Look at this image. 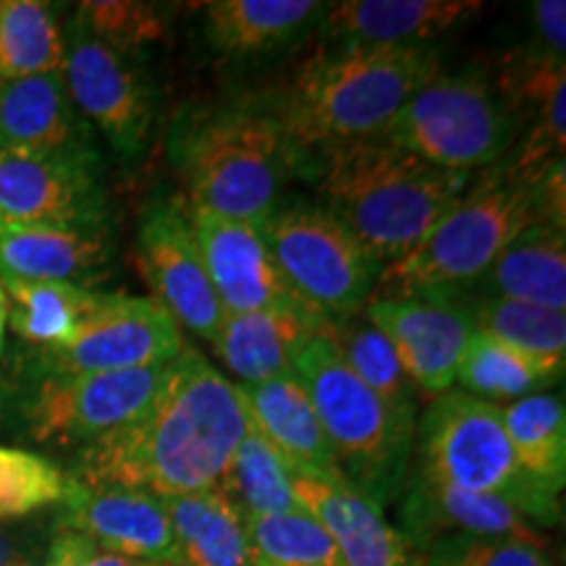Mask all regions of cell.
<instances>
[{
	"mask_svg": "<svg viewBox=\"0 0 566 566\" xmlns=\"http://www.w3.org/2000/svg\"><path fill=\"white\" fill-rule=\"evenodd\" d=\"M250 428L242 391L200 352L184 349L137 420L82 446L71 480L166 499L218 488Z\"/></svg>",
	"mask_w": 566,
	"mask_h": 566,
	"instance_id": "obj_1",
	"label": "cell"
},
{
	"mask_svg": "<svg viewBox=\"0 0 566 566\" xmlns=\"http://www.w3.org/2000/svg\"><path fill=\"white\" fill-rule=\"evenodd\" d=\"M321 153V205L380 268L405 258L470 184V174L441 171L380 137Z\"/></svg>",
	"mask_w": 566,
	"mask_h": 566,
	"instance_id": "obj_2",
	"label": "cell"
},
{
	"mask_svg": "<svg viewBox=\"0 0 566 566\" xmlns=\"http://www.w3.org/2000/svg\"><path fill=\"white\" fill-rule=\"evenodd\" d=\"M438 74L433 48L338 45L304 63L281 118L302 153L375 139Z\"/></svg>",
	"mask_w": 566,
	"mask_h": 566,
	"instance_id": "obj_3",
	"label": "cell"
},
{
	"mask_svg": "<svg viewBox=\"0 0 566 566\" xmlns=\"http://www.w3.org/2000/svg\"><path fill=\"white\" fill-rule=\"evenodd\" d=\"M300 155L281 113L254 105L205 111L174 134L189 208L231 221L263 226Z\"/></svg>",
	"mask_w": 566,
	"mask_h": 566,
	"instance_id": "obj_4",
	"label": "cell"
},
{
	"mask_svg": "<svg viewBox=\"0 0 566 566\" xmlns=\"http://www.w3.org/2000/svg\"><path fill=\"white\" fill-rule=\"evenodd\" d=\"M537 221L533 187L506 163L485 168L405 258L380 268L373 296H457L478 289L501 252Z\"/></svg>",
	"mask_w": 566,
	"mask_h": 566,
	"instance_id": "obj_5",
	"label": "cell"
},
{
	"mask_svg": "<svg viewBox=\"0 0 566 566\" xmlns=\"http://www.w3.org/2000/svg\"><path fill=\"white\" fill-rule=\"evenodd\" d=\"M294 373L346 483L380 509L399 501L412 472L417 420L394 412L317 334L296 349Z\"/></svg>",
	"mask_w": 566,
	"mask_h": 566,
	"instance_id": "obj_6",
	"label": "cell"
},
{
	"mask_svg": "<svg viewBox=\"0 0 566 566\" xmlns=\"http://www.w3.org/2000/svg\"><path fill=\"white\" fill-rule=\"evenodd\" d=\"M415 475L495 495L533 522L551 527L562 520L556 495L541 491L516 464L501 407L459 388L436 396L415 428Z\"/></svg>",
	"mask_w": 566,
	"mask_h": 566,
	"instance_id": "obj_7",
	"label": "cell"
},
{
	"mask_svg": "<svg viewBox=\"0 0 566 566\" xmlns=\"http://www.w3.org/2000/svg\"><path fill=\"white\" fill-rule=\"evenodd\" d=\"M514 132L491 76L470 69L422 84L380 139L441 171L472 174L504 160Z\"/></svg>",
	"mask_w": 566,
	"mask_h": 566,
	"instance_id": "obj_8",
	"label": "cell"
},
{
	"mask_svg": "<svg viewBox=\"0 0 566 566\" xmlns=\"http://www.w3.org/2000/svg\"><path fill=\"white\" fill-rule=\"evenodd\" d=\"M283 279L321 323L363 315L380 265L321 202H281L263 223Z\"/></svg>",
	"mask_w": 566,
	"mask_h": 566,
	"instance_id": "obj_9",
	"label": "cell"
},
{
	"mask_svg": "<svg viewBox=\"0 0 566 566\" xmlns=\"http://www.w3.org/2000/svg\"><path fill=\"white\" fill-rule=\"evenodd\" d=\"M171 363L145 370L42 375L21 405L32 441L87 446L137 420L166 384Z\"/></svg>",
	"mask_w": 566,
	"mask_h": 566,
	"instance_id": "obj_10",
	"label": "cell"
},
{
	"mask_svg": "<svg viewBox=\"0 0 566 566\" xmlns=\"http://www.w3.org/2000/svg\"><path fill=\"white\" fill-rule=\"evenodd\" d=\"M184 346L181 328L150 296L101 292L74 342L40 349L34 378L42 375L122 373L174 363Z\"/></svg>",
	"mask_w": 566,
	"mask_h": 566,
	"instance_id": "obj_11",
	"label": "cell"
},
{
	"mask_svg": "<svg viewBox=\"0 0 566 566\" xmlns=\"http://www.w3.org/2000/svg\"><path fill=\"white\" fill-rule=\"evenodd\" d=\"M0 226L108 229L101 155L0 150Z\"/></svg>",
	"mask_w": 566,
	"mask_h": 566,
	"instance_id": "obj_12",
	"label": "cell"
},
{
	"mask_svg": "<svg viewBox=\"0 0 566 566\" xmlns=\"http://www.w3.org/2000/svg\"><path fill=\"white\" fill-rule=\"evenodd\" d=\"M63 84L92 129L108 139L122 160L145 153L153 129V97L137 61L111 51L71 21L63 32Z\"/></svg>",
	"mask_w": 566,
	"mask_h": 566,
	"instance_id": "obj_13",
	"label": "cell"
},
{
	"mask_svg": "<svg viewBox=\"0 0 566 566\" xmlns=\"http://www.w3.org/2000/svg\"><path fill=\"white\" fill-rule=\"evenodd\" d=\"M363 315L394 346L415 391L441 396L457 386L467 342L475 334L472 310L457 296H373Z\"/></svg>",
	"mask_w": 566,
	"mask_h": 566,
	"instance_id": "obj_14",
	"label": "cell"
},
{
	"mask_svg": "<svg viewBox=\"0 0 566 566\" xmlns=\"http://www.w3.org/2000/svg\"><path fill=\"white\" fill-rule=\"evenodd\" d=\"M184 216L195 233L205 271L226 313L281 310V313L307 317L321 331L323 323L310 313L307 304L283 279L268 247L263 226L231 221V218H221L200 208H189Z\"/></svg>",
	"mask_w": 566,
	"mask_h": 566,
	"instance_id": "obj_15",
	"label": "cell"
},
{
	"mask_svg": "<svg viewBox=\"0 0 566 566\" xmlns=\"http://www.w3.org/2000/svg\"><path fill=\"white\" fill-rule=\"evenodd\" d=\"M139 268L150 283L153 300L179 328L216 342L226 310L205 271L187 216L176 205L158 202L142 218Z\"/></svg>",
	"mask_w": 566,
	"mask_h": 566,
	"instance_id": "obj_16",
	"label": "cell"
},
{
	"mask_svg": "<svg viewBox=\"0 0 566 566\" xmlns=\"http://www.w3.org/2000/svg\"><path fill=\"white\" fill-rule=\"evenodd\" d=\"M61 525L108 554L139 564L181 566L166 506L153 493L118 485H84L66 478Z\"/></svg>",
	"mask_w": 566,
	"mask_h": 566,
	"instance_id": "obj_17",
	"label": "cell"
},
{
	"mask_svg": "<svg viewBox=\"0 0 566 566\" xmlns=\"http://www.w3.org/2000/svg\"><path fill=\"white\" fill-rule=\"evenodd\" d=\"M294 495L336 543L344 566H420L384 509L334 475H292Z\"/></svg>",
	"mask_w": 566,
	"mask_h": 566,
	"instance_id": "obj_18",
	"label": "cell"
},
{
	"mask_svg": "<svg viewBox=\"0 0 566 566\" xmlns=\"http://www.w3.org/2000/svg\"><path fill=\"white\" fill-rule=\"evenodd\" d=\"M399 499V530L415 551L446 535H509L543 541L520 509L495 495L470 493L409 472Z\"/></svg>",
	"mask_w": 566,
	"mask_h": 566,
	"instance_id": "obj_19",
	"label": "cell"
},
{
	"mask_svg": "<svg viewBox=\"0 0 566 566\" xmlns=\"http://www.w3.org/2000/svg\"><path fill=\"white\" fill-rule=\"evenodd\" d=\"M480 9L475 0H342L325 6L323 30L338 45L428 48Z\"/></svg>",
	"mask_w": 566,
	"mask_h": 566,
	"instance_id": "obj_20",
	"label": "cell"
},
{
	"mask_svg": "<svg viewBox=\"0 0 566 566\" xmlns=\"http://www.w3.org/2000/svg\"><path fill=\"white\" fill-rule=\"evenodd\" d=\"M113 271L108 229L0 226V279L95 289Z\"/></svg>",
	"mask_w": 566,
	"mask_h": 566,
	"instance_id": "obj_21",
	"label": "cell"
},
{
	"mask_svg": "<svg viewBox=\"0 0 566 566\" xmlns=\"http://www.w3.org/2000/svg\"><path fill=\"white\" fill-rule=\"evenodd\" d=\"M0 150H97L92 126L71 103L61 71L0 87Z\"/></svg>",
	"mask_w": 566,
	"mask_h": 566,
	"instance_id": "obj_22",
	"label": "cell"
},
{
	"mask_svg": "<svg viewBox=\"0 0 566 566\" xmlns=\"http://www.w3.org/2000/svg\"><path fill=\"white\" fill-rule=\"evenodd\" d=\"M239 391L250 422L268 438L294 475L342 478L313 401L296 373L279 375L258 386H239Z\"/></svg>",
	"mask_w": 566,
	"mask_h": 566,
	"instance_id": "obj_23",
	"label": "cell"
},
{
	"mask_svg": "<svg viewBox=\"0 0 566 566\" xmlns=\"http://www.w3.org/2000/svg\"><path fill=\"white\" fill-rule=\"evenodd\" d=\"M325 6L317 0H212L202 6L205 40L221 59H263L313 30Z\"/></svg>",
	"mask_w": 566,
	"mask_h": 566,
	"instance_id": "obj_24",
	"label": "cell"
},
{
	"mask_svg": "<svg viewBox=\"0 0 566 566\" xmlns=\"http://www.w3.org/2000/svg\"><path fill=\"white\" fill-rule=\"evenodd\" d=\"M181 566H254L250 525L221 488L160 499Z\"/></svg>",
	"mask_w": 566,
	"mask_h": 566,
	"instance_id": "obj_25",
	"label": "cell"
},
{
	"mask_svg": "<svg viewBox=\"0 0 566 566\" xmlns=\"http://www.w3.org/2000/svg\"><path fill=\"white\" fill-rule=\"evenodd\" d=\"M313 334H317L315 323L281 310L226 313L212 346L239 378L237 386H258L294 373V354Z\"/></svg>",
	"mask_w": 566,
	"mask_h": 566,
	"instance_id": "obj_26",
	"label": "cell"
},
{
	"mask_svg": "<svg viewBox=\"0 0 566 566\" xmlns=\"http://www.w3.org/2000/svg\"><path fill=\"white\" fill-rule=\"evenodd\" d=\"M480 296L566 310V233L535 221L527 226L478 283Z\"/></svg>",
	"mask_w": 566,
	"mask_h": 566,
	"instance_id": "obj_27",
	"label": "cell"
},
{
	"mask_svg": "<svg viewBox=\"0 0 566 566\" xmlns=\"http://www.w3.org/2000/svg\"><path fill=\"white\" fill-rule=\"evenodd\" d=\"M516 464L541 491L562 499L566 483V412L562 394H533L501 407Z\"/></svg>",
	"mask_w": 566,
	"mask_h": 566,
	"instance_id": "obj_28",
	"label": "cell"
},
{
	"mask_svg": "<svg viewBox=\"0 0 566 566\" xmlns=\"http://www.w3.org/2000/svg\"><path fill=\"white\" fill-rule=\"evenodd\" d=\"M0 286L9 296L11 328L38 349H61L74 342L82 321L101 296L97 289L53 281L0 279Z\"/></svg>",
	"mask_w": 566,
	"mask_h": 566,
	"instance_id": "obj_29",
	"label": "cell"
},
{
	"mask_svg": "<svg viewBox=\"0 0 566 566\" xmlns=\"http://www.w3.org/2000/svg\"><path fill=\"white\" fill-rule=\"evenodd\" d=\"M63 66V30L51 3L0 0V87Z\"/></svg>",
	"mask_w": 566,
	"mask_h": 566,
	"instance_id": "obj_30",
	"label": "cell"
},
{
	"mask_svg": "<svg viewBox=\"0 0 566 566\" xmlns=\"http://www.w3.org/2000/svg\"><path fill=\"white\" fill-rule=\"evenodd\" d=\"M292 475L279 451L250 422L218 488L242 509L244 516L294 514L304 509L294 495Z\"/></svg>",
	"mask_w": 566,
	"mask_h": 566,
	"instance_id": "obj_31",
	"label": "cell"
},
{
	"mask_svg": "<svg viewBox=\"0 0 566 566\" xmlns=\"http://www.w3.org/2000/svg\"><path fill=\"white\" fill-rule=\"evenodd\" d=\"M317 336L328 338L349 370L363 384L378 394L394 412L417 420V391L412 380L401 370L394 346L380 334L365 315L346 317V321L323 323Z\"/></svg>",
	"mask_w": 566,
	"mask_h": 566,
	"instance_id": "obj_32",
	"label": "cell"
},
{
	"mask_svg": "<svg viewBox=\"0 0 566 566\" xmlns=\"http://www.w3.org/2000/svg\"><path fill=\"white\" fill-rule=\"evenodd\" d=\"M475 328L541 363L558 380L566 365V315L514 300L480 296L470 304Z\"/></svg>",
	"mask_w": 566,
	"mask_h": 566,
	"instance_id": "obj_33",
	"label": "cell"
},
{
	"mask_svg": "<svg viewBox=\"0 0 566 566\" xmlns=\"http://www.w3.org/2000/svg\"><path fill=\"white\" fill-rule=\"evenodd\" d=\"M556 375L527 354L512 349L499 338L483 334L475 328V334L467 342L462 363L457 370V384L464 394L478 396V399H525V396L541 394L543 388L556 384Z\"/></svg>",
	"mask_w": 566,
	"mask_h": 566,
	"instance_id": "obj_34",
	"label": "cell"
},
{
	"mask_svg": "<svg viewBox=\"0 0 566 566\" xmlns=\"http://www.w3.org/2000/svg\"><path fill=\"white\" fill-rule=\"evenodd\" d=\"M254 566H344L336 543L307 512L247 516Z\"/></svg>",
	"mask_w": 566,
	"mask_h": 566,
	"instance_id": "obj_35",
	"label": "cell"
},
{
	"mask_svg": "<svg viewBox=\"0 0 566 566\" xmlns=\"http://www.w3.org/2000/svg\"><path fill=\"white\" fill-rule=\"evenodd\" d=\"M74 24L111 51L137 61V53L168 38V13L142 0H87L76 6Z\"/></svg>",
	"mask_w": 566,
	"mask_h": 566,
	"instance_id": "obj_36",
	"label": "cell"
},
{
	"mask_svg": "<svg viewBox=\"0 0 566 566\" xmlns=\"http://www.w3.org/2000/svg\"><path fill=\"white\" fill-rule=\"evenodd\" d=\"M66 493V475L32 451L0 446V520H19L55 506Z\"/></svg>",
	"mask_w": 566,
	"mask_h": 566,
	"instance_id": "obj_37",
	"label": "cell"
},
{
	"mask_svg": "<svg viewBox=\"0 0 566 566\" xmlns=\"http://www.w3.org/2000/svg\"><path fill=\"white\" fill-rule=\"evenodd\" d=\"M420 566H551L543 541L488 535H446L417 548Z\"/></svg>",
	"mask_w": 566,
	"mask_h": 566,
	"instance_id": "obj_38",
	"label": "cell"
},
{
	"mask_svg": "<svg viewBox=\"0 0 566 566\" xmlns=\"http://www.w3.org/2000/svg\"><path fill=\"white\" fill-rule=\"evenodd\" d=\"M533 32L535 42L551 53L562 55L566 51V3L564 0H537L533 6Z\"/></svg>",
	"mask_w": 566,
	"mask_h": 566,
	"instance_id": "obj_39",
	"label": "cell"
},
{
	"mask_svg": "<svg viewBox=\"0 0 566 566\" xmlns=\"http://www.w3.org/2000/svg\"><path fill=\"white\" fill-rule=\"evenodd\" d=\"M19 562H24V558H21V554H19V546L11 541L9 535L0 533V566H13Z\"/></svg>",
	"mask_w": 566,
	"mask_h": 566,
	"instance_id": "obj_40",
	"label": "cell"
},
{
	"mask_svg": "<svg viewBox=\"0 0 566 566\" xmlns=\"http://www.w3.org/2000/svg\"><path fill=\"white\" fill-rule=\"evenodd\" d=\"M6 323H9V296H6L3 286H0V354H3V336H6Z\"/></svg>",
	"mask_w": 566,
	"mask_h": 566,
	"instance_id": "obj_41",
	"label": "cell"
},
{
	"mask_svg": "<svg viewBox=\"0 0 566 566\" xmlns=\"http://www.w3.org/2000/svg\"><path fill=\"white\" fill-rule=\"evenodd\" d=\"M13 566H34V564H30V562H27V558H24V562H19V564H13Z\"/></svg>",
	"mask_w": 566,
	"mask_h": 566,
	"instance_id": "obj_42",
	"label": "cell"
},
{
	"mask_svg": "<svg viewBox=\"0 0 566 566\" xmlns=\"http://www.w3.org/2000/svg\"><path fill=\"white\" fill-rule=\"evenodd\" d=\"M139 566H174V564H139Z\"/></svg>",
	"mask_w": 566,
	"mask_h": 566,
	"instance_id": "obj_43",
	"label": "cell"
}]
</instances>
